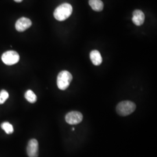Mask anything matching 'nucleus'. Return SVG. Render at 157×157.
<instances>
[{
  "label": "nucleus",
  "mask_w": 157,
  "mask_h": 157,
  "mask_svg": "<svg viewBox=\"0 0 157 157\" xmlns=\"http://www.w3.org/2000/svg\"><path fill=\"white\" fill-rule=\"evenodd\" d=\"M83 120V115L78 111H71L65 116V121L69 124H78Z\"/></svg>",
  "instance_id": "obj_5"
},
{
  "label": "nucleus",
  "mask_w": 157,
  "mask_h": 157,
  "mask_svg": "<svg viewBox=\"0 0 157 157\" xmlns=\"http://www.w3.org/2000/svg\"><path fill=\"white\" fill-rule=\"evenodd\" d=\"M9 94L6 90H2L0 92V104H2L8 98Z\"/></svg>",
  "instance_id": "obj_13"
},
{
  "label": "nucleus",
  "mask_w": 157,
  "mask_h": 157,
  "mask_svg": "<svg viewBox=\"0 0 157 157\" xmlns=\"http://www.w3.org/2000/svg\"><path fill=\"white\" fill-rule=\"evenodd\" d=\"M15 2H22L23 0H14Z\"/></svg>",
  "instance_id": "obj_14"
},
{
  "label": "nucleus",
  "mask_w": 157,
  "mask_h": 157,
  "mask_svg": "<svg viewBox=\"0 0 157 157\" xmlns=\"http://www.w3.org/2000/svg\"><path fill=\"white\" fill-rule=\"evenodd\" d=\"M89 4L95 11H101L104 8V4L101 0H89Z\"/></svg>",
  "instance_id": "obj_10"
},
{
  "label": "nucleus",
  "mask_w": 157,
  "mask_h": 157,
  "mask_svg": "<svg viewBox=\"0 0 157 157\" xmlns=\"http://www.w3.org/2000/svg\"><path fill=\"white\" fill-rule=\"evenodd\" d=\"M27 153L29 157H38L39 143L37 140L33 139L29 141L27 147Z\"/></svg>",
  "instance_id": "obj_6"
},
{
  "label": "nucleus",
  "mask_w": 157,
  "mask_h": 157,
  "mask_svg": "<svg viewBox=\"0 0 157 157\" xmlns=\"http://www.w3.org/2000/svg\"><path fill=\"white\" fill-rule=\"evenodd\" d=\"M72 80V75L69 72L63 71L58 74L56 79L58 87L61 90H66Z\"/></svg>",
  "instance_id": "obj_2"
},
{
  "label": "nucleus",
  "mask_w": 157,
  "mask_h": 157,
  "mask_svg": "<svg viewBox=\"0 0 157 157\" xmlns=\"http://www.w3.org/2000/svg\"><path fill=\"white\" fill-rule=\"evenodd\" d=\"M74 130H75V128H72V131H74Z\"/></svg>",
  "instance_id": "obj_15"
},
{
  "label": "nucleus",
  "mask_w": 157,
  "mask_h": 157,
  "mask_svg": "<svg viewBox=\"0 0 157 157\" xmlns=\"http://www.w3.org/2000/svg\"><path fill=\"white\" fill-rule=\"evenodd\" d=\"M25 97L30 103H34L37 101V96L32 90H28L25 94Z\"/></svg>",
  "instance_id": "obj_11"
},
{
  "label": "nucleus",
  "mask_w": 157,
  "mask_h": 157,
  "mask_svg": "<svg viewBox=\"0 0 157 157\" xmlns=\"http://www.w3.org/2000/svg\"><path fill=\"white\" fill-rule=\"evenodd\" d=\"M32 21L27 17H22L19 19L15 24V28L18 32H24L32 26Z\"/></svg>",
  "instance_id": "obj_7"
},
{
  "label": "nucleus",
  "mask_w": 157,
  "mask_h": 157,
  "mask_svg": "<svg viewBox=\"0 0 157 157\" xmlns=\"http://www.w3.org/2000/svg\"><path fill=\"white\" fill-rule=\"evenodd\" d=\"M72 6L68 3H63L56 7L54 12V17L58 21H63L72 13Z\"/></svg>",
  "instance_id": "obj_1"
},
{
  "label": "nucleus",
  "mask_w": 157,
  "mask_h": 157,
  "mask_svg": "<svg viewBox=\"0 0 157 157\" xmlns=\"http://www.w3.org/2000/svg\"><path fill=\"white\" fill-rule=\"evenodd\" d=\"M145 15L141 10H136L133 12L132 21L136 26H141L144 22Z\"/></svg>",
  "instance_id": "obj_8"
},
{
  "label": "nucleus",
  "mask_w": 157,
  "mask_h": 157,
  "mask_svg": "<svg viewBox=\"0 0 157 157\" xmlns=\"http://www.w3.org/2000/svg\"><path fill=\"white\" fill-rule=\"evenodd\" d=\"M90 58L92 63L96 66L101 65L102 62V58L101 54L98 51H91L90 54Z\"/></svg>",
  "instance_id": "obj_9"
},
{
  "label": "nucleus",
  "mask_w": 157,
  "mask_h": 157,
  "mask_svg": "<svg viewBox=\"0 0 157 157\" xmlns=\"http://www.w3.org/2000/svg\"><path fill=\"white\" fill-rule=\"evenodd\" d=\"M1 59L6 65H12L19 62V56L15 51H8L2 54Z\"/></svg>",
  "instance_id": "obj_4"
},
{
  "label": "nucleus",
  "mask_w": 157,
  "mask_h": 157,
  "mask_svg": "<svg viewBox=\"0 0 157 157\" xmlns=\"http://www.w3.org/2000/svg\"><path fill=\"white\" fill-rule=\"evenodd\" d=\"M136 108V105L133 102L124 101L119 102L117 106V112L122 117L129 115L134 112Z\"/></svg>",
  "instance_id": "obj_3"
},
{
  "label": "nucleus",
  "mask_w": 157,
  "mask_h": 157,
  "mask_svg": "<svg viewBox=\"0 0 157 157\" xmlns=\"http://www.w3.org/2000/svg\"><path fill=\"white\" fill-rule=\"evenodd\" d=\"M2 129H3L7 134H11L13 132V128L11 124L9 122H4L1 125Z\"/></svg>",
  "instance_id": "obj_12"
}]
</instances>
